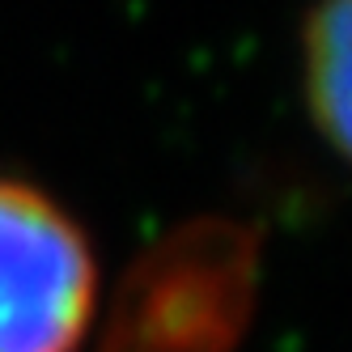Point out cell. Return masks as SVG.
I'll list each match as a JSON object with an SVG mask.
<instances>
[{
    "label": "cell",
    "mask_w": 352,
    "mask_h": 352,
    "mask_svg": "<svg viewBox=\"0 0 352 352\" xmlns=\"http://www.w3.org/2000/svg\"><path fill=\"white\" fill-rule=\"evenodd\" d=\"M255 293V238L230 221L187 225L123 280L98 352H238Z\"/></svg>",
    "instance_id": "cell-1"
},
{
    "label": "cell",
    "mask_w": 352,
    "mask_h": 352,
    "mask_svg": "<svg viewBox=\"0 0 352 352\" xmlns=\"http://www.w3.org/2000/svg\"><path fill=\"white\" fill-rule=\"evenodd\" d=\"M94 310L85 230L38 187L0 179V352H81Z\"/></svg>",
    "instance_id": "cell-2"
},
{
    "label": "cell",
    "mask_w": 352,
    "mask_h": 352,
    "mask_svg": "<svg viewBox=\"0 0 352 352\" xmlns=\"http://www.w3.org/2000/svg\"><path fill=\"white\" fill-rule=\"evenodd\" d=\"M306 98L322 136L352 162V0H322L310 21Z\"/></svg>",
    "instance_id": "cell-3"
}]
</instances>
